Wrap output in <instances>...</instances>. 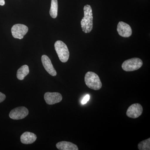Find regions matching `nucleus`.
<instances>
[{
    "instance_id": "nucleus-6",
    "label": "nucleus",
    "mask_w": 150,
    "mask_h": 150,
    "mask_svg": "<svg viewBox=\"0 0 150 150\" xmlns=\"http://www.w3.org/2000/svg\"><path fill=\"white\" fill-rule=\"evenodd\" d=\"M28 28L24 25L15 24L12 28V34L14 38L22 39L28 32Z\"/></svg>"
},
{
    "instance_id": "nucleus-15",
    "label": "nucleus",
    "mask_w": 150,
    "mask_h": 150,
    "mask_svg": "<svg viewBox=\"0 0 150 150\" xmlns=\"http://www.w3.org/2000/svg\"><path fill=\"white\" fill-rule=\"evenodd\" d=\"M138 148L139 150H150V138L140 142L138 145Z\"/></svg>"
},
{
    "instance_id": "nucleus-13",
    "label": "nucleus",
    "mask_w": 150,
    "mask_h": 150,
    "mask_svg": "<svg viewBox=\"0 0 150 150\" xmlns=\"http://www.w3.org/2000/svg\"><path fill=\"white\" fill-rule=\"evenodd\" d=\"M29 73V67L26 65L22 66L17 72V77L20 80H23Z\"/></svg>"
},
{
    "instance_id": "nucleus-18",
    "label": "nucleus",
    "mask_w": 150,
    "mask_h": 150,
    "mask_svg": "<svg viewBox=\"0 0 150 150\" xmlns=\"http://www.w3.org/2000/svg\"><path fill=\"white\" fill-rule=\"evenodd\" d=\"M5 4L4 0H0V5L4 6Z\"/></svg>"
},
{
    "instance_id": "nucleus-2",
    "label": "nucleus",
    "mask_w": 150,
    "mask_h": 150,
    "mask_svg": "<svg viewBox=\"0 0 150 150\" xmlns=\"http://www.w3.org/2000/svg\"><path fill=\"white\" fill-rule=\"evenodd\" d=\"M84 80L86 86L91 89L98 90L102 87V83L99 76L93 72L88 71L86 73Z\"/></svg>"
},
{
    "instance_id": "nucleus-17",
    "label": "nucleus",
    "mask_w": 150,
    "mask_h": 150,
    "mask_svg": "<svg viewBox=\"0 0 150 150\" xmlns=\"http://www.w3.org/2000/svg\"><path fill=\"white\" fill-rule=\"evenodd\" d=\"M6 98V95L4 93L0 92V103L2 102L5 100Z\"/></svg>"
},
{
    "instance_id": "nucleus-11",
    "label": "nucleus",
    "mask_w": 150,
    "mask_h": 150,
    "mask_svg": "<svg viewBox=\"0 0 150 150\" xmlns=\"http://www.w3.org/2000/svg\"><path fill=\"white\" fill-rule=\"evenodd\" d=\"M37 139L35 134L30 132H25L22 134L21 141L24 144H30L34 143Z\"/></svg>"
},
{
    "instance_id": "nucleus-10",
    "label": "nucleus",
    "mask_w": 150,
    "mask_h": 150,
    "mask_svg": "<svg viewBox=\"0 0 150 150\" xmlns=\"http://www.w3.org/2000/svg\"><path fill=\"white\" fill-rule=\"evenodd\" d=\"M41 61L44 69L49 74L53 76L57 75L56 70L55 69L50 59L46 55H43L41 57Z\"/></svg>"
},
{
    "instance_id": "nucleus-5",
    "label": "nucleus",
    "mask_w": 150,
    "mask_h": 150,
    "mask_svg": "<svg viewBox=\"0 0 150 150\" xmlns=\"http://www.w3.org/2000/svg\"><path fill=\"white\" fill-rule=\"evenodd\" d=\"M28 109L24 106L16 108L11 110L9 116L13 120H20L23 119L28 115Z\"/></svg>"
},
{
    "instance_id": "nucleus-8",
    "label": "nucleus",
    "mask_w": 150,
    "mask_h": 150,
    "mask_svg": "<svg viewBox=\"0 0 150 150\" xmlns=\"http://www.w3.org/2000/svg\"><path fill=\"white\" fill-rule=\"evenodd\" d=\"M44 99L48 105H53L59 103L62 100L61 93L58 92H47L44 96Z\"/></svg>"
},
{
    "instance_id": "nucleus-3",
    "label": "nucleus",
    "mask_w": 150,
    "mask_h": 150,
    "mask_svg": "<svg viewBox=\"0 0 150 150\" xmlns=\"http://www.w3.org/2000/svg\"><path fill=\"white\" fill-rule=\"evenodd\" d=\"M54 46L60 61L63 63L67 62L69 58V52L67 45L61 40H57Z\"/></svg>"
},
{
    "instance_id": "nucleus-1",
    "label": "nucleus",
    "mask_w": 150,
    "mask_h": 150,
    "mask_svg": "<svg viewBox=\"0 0 150 150\" xmlns=\"http://www.w3.org/2000/svg\"><path fill=\"white\" fill-rule=\"evenodd\" d=\"M84 17L81 22L83 31L85 33L91 32L93 27V16L91 6L89 5L85 6L83 8Z\"/></svg>"
},
{
    "instance_id": "nucleus-16",
    "label": "nucleus",
    "mask_w": 150,
    "mask_h": 150,
    "mask_svg": "<svg viewBox=\"0 0 150 150\" xmlns=\"http://www.w3.org/2000/svg\"><path fill=\"white\" fill-rule=\"evenodd\" d=\"M90 96L89 95H87L84 97L83 98V99L81 100V103L83 105L85 104L89 100Z\"/></svg>"
},
{
    "instance_id": "nucleus-9",
    "label": "nucleus",
    "mask_w": 150,
    "mask_h": 150,
    "mask_svg": "<svg viewBox=\"0 0 150 150\" xmlns=\"http://www.w3.org/2000/svg\"><path fill=\"white\" fill-rule=\"evenodd\" d=\"M118 34L123 37H129L132 35V31L131 26L123 21L118 23L117 28Z\"/></svg>"
},
{
    "instance_id": "nucleus-14",
    "label": "nucleus",
    "mask_w": 150,
    "mask_h": 150,
    "mask_svg": "<svg viewBox=\"0 0 150 150\" xmlns=\"http://www.w3.org/2000/svg\"><path fill=\"white\" fill-rule=\"evenodd\" d=\"M58 4L57 0H51L50 15L53 18H56L58 15Z\"/></svg>"
},
{
    "instance_id": "nucleus-4",
    "label": "nucleus",
    "mask_w": 150,
    "mask_h": 150,
    "mask_svg": "<svg viewBox=\"0 0 150 150\" xmlns=\"http://www.w3.org/2000/svg\"><path fill=\"white\" fill-rule=\"evenodd\" d=\"M143 65V62L139 58L128 59L123 62L122 69L126 71H133L139 69Z\"/></svg>"
},
{
    "instance_id": "nucleus-12",
    "label": "nucleus",
    "mask_w": 150,
    "mask_h": 150,
    "mask_svg": "<svg viewBox=\"0 0 150 150\" xmlns=\"http://www.w3.org/2000/svg\"><path fill=\"white\" fill-rule=\"evenodd\" d=\"M56 148L60 150H78L77 146L75 144L70 142H59L56 145Z\"/></svg>"
},
{
    "instance_id": "nucleus-7",
    "label": "nucleus",
    "mask_w": 150,
    "mask_h": 150,
    "mask_svg": "<svg viewBox=\"0 0 150 150\" xmlns=\"http://www.w3.org/2000/svg\"><path fill=\"white\" fill-rule=\"evenodd\" d=\"M143 107L139 103H134L130 105L126 111V115L129 118H136L142 115Z\"/></svg>"
}]
</instances>
